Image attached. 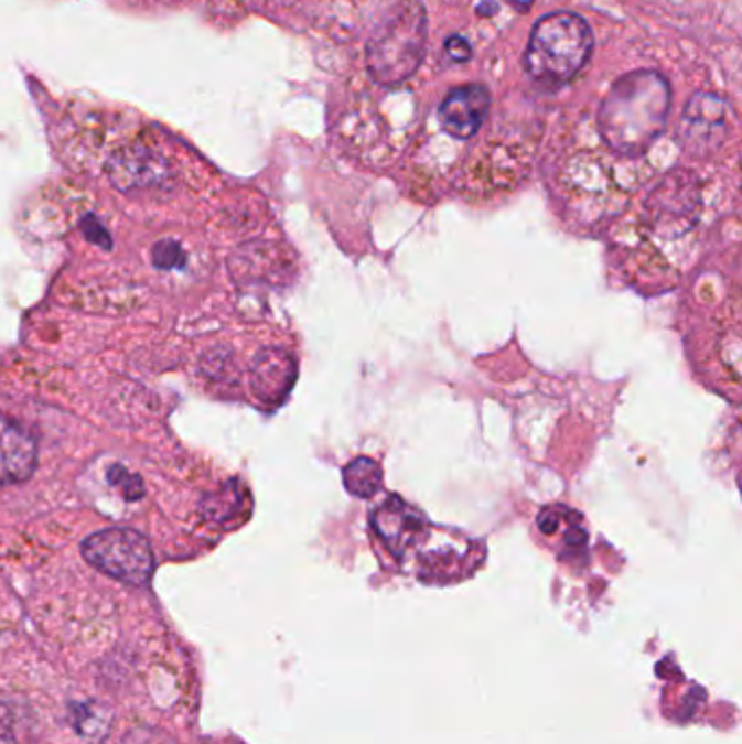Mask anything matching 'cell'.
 Instances as JSON below:
<instances>
[{"label":"cell","instance_id":"cell-1","mask_svg":"<svg viewBox=\"0 0 742 744\" xmlns=\"http://www.w3.org/2000/svg\"><path fill=\"white\" fill-rule=\"evenodd\" d=\"M670 111V85L656 71L623 75L599 109V131L610 151L638 158L660 138Z\"/></svg>","mask_w":742,"mask_h":744},{"label":"cell","instance_id":"cell-2","mask_svg":"<svg viewBox=\"0 0 742 744\" xmlns=\"http://www.w3.org/2000/svg\"><path fill=\"white\" fill-rule=\"evenodd\" d=\"M592 46V31L581 15L553 11L534 24L525 51V68L534 82L560 87L583 71Z\"/></svg>","mask_w":742,"mask_h":744},{"label":"cell","instance_id":"cell-3","mask_svg":"<svg viewBox=\"0 0 742 744\" xmlns=\"http://www.w3.org/2000/svg\"><path fill=\"white\" fill-rule=\"evenodd\" d=\"M427 15L420 2L408 0L373 33L366 46V68L381 87H399L422 62Z\"/></svg>","mask_w":742,"mask_h":744},{"label":"cell","instance_id":"cell-4","mask_svg":"<svg viewBox=\"0 0 742 744\" xmlns=\"http://www.w3.org/2000/svg\"><path fill=\"white\" fill-rule=\"evenodd\" d=\"M82 551L94 569L131 585L147 583L155 569L149 540L133 529L111 527L96 531L83 542Z\"/></svg>","mask_w":742,"mask_h":744},{"label":"cell","instance_id":"cell-5","mask_svg":"<svg viewBox=\"0 0 742 744\" xmlns=\"http://www.w3.org/2000/svg\"><path fill=\"white\" fill-rule=\"evenodd\" d=\"M484 558V544L455 529L429 527L422 544L413 551V571L420 579H458L469 575Z\"/></svg>","mask_w":742,"mask_h":744},{"label":"cell","instance_id":"cell-6","mask_svg":"<svg viewBox=\"0 0 742 744\" xmlns=\"http://www.w3.org/2000/svg\"><path fill=\"white\" fill-rule=\"evenodd\" d=\"M728 133H730L728 100L710 91H697L688 100L679 125V140L684 149L697 155H708L728 140Z\"/></svg>","mask_w":742,"mask_h":744},{"label":"cell","instance_id":"cell-7","mask_svg":"<svg viewBox=\"0 0 742 744\" xmlns=\"http://www.w3.org/2000/svg\"><path fill=\"white\" fill-rule=\"evenodd\" d=\"M370 522L377 538L401 562H408L412 558L413 551L422 544L431 527L427 518L401 496H388L386 500H381L373 509Z\"/></svg>","mask_w":742,"mask_h":744},{"label":"cell","instance_id":"cell-8","mask_svg":"<svg viewBox=\"0 0 742 744\" xmlns=\"http://www.w3.org/2000/svg\"><path fill=\"white\" fill-rule=\"evenodd\" d=\"M37 435L18 418L0 412V488L20 486L37 468Z\"/></svg>","mask_w":742,"mask_h":744},{"label":"cell","instance_id":"cell-9","mask_svg":"<svg viewBox=\"0 0 742 744\" xmlns=\"http://www.w3.org/2000/svg\"><path fill=\"white\" fill-rule=\"evenodd\" d=\"M491 91L480 83L455 87L440 105L438 118L442 129L455 140H471L491 111Z\"/></svg>","mask_w":742,"mask_h":744},{"label":"cell","instance_id":"cell-10","mask_svg":"<svg viewBox=\"0 0 742 744\" xmlns=\"http://www.w3.org/2000/svg\"><path fill=\"white\" fill-rule=\"evenodd\" d=\"M170 165L155 144L136 140L122 147L109 162V174L122 190L158 187L168 179Z\"/></svg>","mask_w":742,"mask_h":744},{"label":"cell","instance_id":"cell-11","mask_svg":"<svg viewBox=\"0 0 742 744\" xmlns=\"http://www.w3.org/2000/svg\"><path fill=\"white\" fill-rule=\"evenodd\" d=\"M649 207L654 209L656 223L660 225L670 220L673 227L688 225L690 216H695L699 207V192L697 185L692 183V176L675 172L668 179H664V183L654 192Z\"/></svg>","mask_w":742,"mask_h":744},{"label":"cell","instance_id":"cell-12","mask_svg":"<svg viewBox=\"0 0 742 744\" xmlns=\"http://www.w3.org/2000/svg\"><path fill=\"white\" fill-rule=\"evenodd\" d=\"M342 482L348 495L373 498L384 486L381 464L373 457H357L342 468Z\"/></svg>","mask_w":742,"mask_h":744},{"label":"cell","instance_id":"cell-13","mask_svg":"<svg viewBox=\"0 0 742 744\" xmlns=\"http://www.w3.org/2000/svg\"><path fill=\"white\" fill-rule=\"evenodd\" d=\"M444 53H447V57H449L453 64H464V62L471 60L473 48H471V44H469L462 35H451V37L447 40V44H444Z\"/></svg>","mask_w":742,"mask_h":744},{"label":"cell","instance_id":"cell-14","mask_svg":"<svg viewBox=\"0 0 742 744\" xmlns=\"http://www.w3.org/2000/svg\"><path fill=\"white\" fill-rule=\"evenodd\" d=\"M120 744H174L170 736L158 730H136L127 738H122Z\"/></svg>","mask_w":742,"mask_h":744},{"label":"cell","instance_id":"cell-15","mask_svg":"<svg viewBox=\"0 0 742 744\" xmlns=\"http://www.w3.org/2000/svg\"><path fill=\"white\" fill-rule=\"evenodd\" d=\"M0 744H18L7 727L0 725Z\"/></svg>","mask_w":742,"mask_h":744},{"label":"cell","instance_id":"cell-16","mask_svg":"<svg viewBox=\"0 0 742 744\" xmlns=\"http://www.w3.org/2000/svg\"><path fill=\"white\" fill-rule=\"evenodd\" d=\"M512 7H516V9H529L536 0H507Z\"/></svg>","mask_w":742,"mask_h":744},{"label":"cell","instance_id":"cell-17","mask_svg":"<svg viewBox=\"0 0 742 744\" xmlns=\"http://www.w3.org/2000/svg\"><path fill=\"white\" fill-rule=\"evenodd\" d=\"M477 11H480V13H482V11H496V4H493V2H486V4H484V7H480Z\"/></svg>","mask_w":742,"mask_h":744}]
</instances>
